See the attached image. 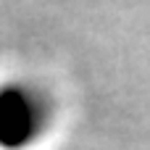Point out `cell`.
I'll use <instances>...</instances> for the list:
<instances>
[{"instance_id":"obj_1","label":"cell","mask_w":150,"mask_h":150,"mask_svg":"<svg viewBox=\"0 0 150 150\" xmlns=\"http://www.w3.org/2000/svg\"><path fill=\"white\" fill-rule=\"evenodd\" d=\"M55 124L50 92L32 79L0 84V150H34Z\"/></svg>"}]
</instances>
